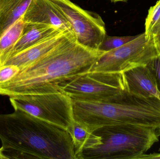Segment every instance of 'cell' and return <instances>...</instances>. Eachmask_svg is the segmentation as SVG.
Instances as JSON below:
<instances>
[{"label": "cell", "instance_id": "cell-21", "mask_svg": "<svg viewBox=\"0 0 160 159\" xmlns=\"http://www.w3.org/2000/svg\"><path fill=\"white\" fill-rule=\"evenodd\" d=\"M140 159H160V153H154L150 155L144 154Z\"/></svg>", "mask_w": 160, "mask_h": 159}, {"label": "cell", "instance_id": "cell-11", "mask_svg": "<svg viewBox=\"0 0 160 159\" xmlns=\"http://www.w3.org/2000/svg\"><path fill=\"white\" fill-rule=\"evenodd\" d=\"M123 74L129 92L142 97L157 98L160 100V93L156 81L147 65L138 66Z\"/></svg>", "mask_w": 160, "mask_h": 159}, {"label": "cell", "instance_id": "cell-23", "mask_svg": "<svg viewBox=\"0 0 160 159\" xmlns=\"http://www.w3.org/2000/svg\"><path fill=\"white\" fill-rule=\"evenodd\" d=\"M157 133L158 136L159 137L160 136V125L157 129Z\"/></svg>", "mask_w": 160, "mask_h": 159}, {"label": "cell", "instance_id": "cell-18", "mask_svg": "<svg viewBox=\"0 0 160 159\" xmlns=\"http://www.w3.org/2000/svg\"><path fill=\"white\" fill-rule=\"evenodd\" d=\"M20 69L13 65H3L0 67V85L8 82L19 72Z\"/></svg>", "mask_w": 160, "mask_h": 159}, {"label": "cell", "instance_id": "cell-20", "mask_svg": "<svg viewBox=\"0 0 160 159\" xmlns=\"http://www.w3.org/2000/svg\"><path fill=\"white\" fill-rule=\"evenodd\" d=\"M150 35L152 37L158 55H160V24L153 29Z\"/></svg>", "mask_w": 160, "mask_h": 159}, {"label": "cell", "instance_id": "cell-22", "mask_svg": "<svg viewBox=\"0 0 160 159\" xmlns=\"http://www.w3.org/2000/svg\"><path fill=\"white\" fill-rule=\"evenodd\" d=\"M110 1L113 2H127L128 0H110Z\"/></svg>", "mask_w": 160, "mask_h": 159}, {"label": "cell", "instance_id": "cell-8", "mask_svg": "<svg viewBox=\"0 0 160 159\" xmlns=\"http://www.w3.org/2000/svg\"><path fill=\"white\" fill-rule=\"evenodd\" d=\"M69 22L78 44L98 50L106 35L105 25L100 16L81 8L70 0H50Z\"/></svg>", "mask_w": 160, "mask_h": 159}, {"label": "cell", "instance_id": "cell-19", "mask_svg": "<svg viewBox=\"0 0 160 159\" xmlns=\"http://www.w3.org/2000/svg\"><path fill=\"white\" fill-rule=\"evenodd\" d=\"M147 65L153 74L157 88L160 93V55L154 57Z\"/></svg>", "mask_w": 160, "mask_h": 159}, {"label": "cell", "instance_id": "cell-14", "mask_svg": "<svg viewBox=\"0 0 160 159\" xmlns=\"http://www.w3.org/2000/svg\"><path fill=\"white\" fill-rule=\"evenodd\" d=\"M32 0H0V38L21 18Z\"/></svg>", "mask_w": 160, "mask_h": 159}, {"label": "cell", "instance_id": "cell-3", "mask_svg": "<svg viewBox=\"0 0 160 159\" xmlns=\"http://www.w3.org/2000/svg\"><path fill=\"white\" fill-rule=\"evenodd\" d=\"M73 101L74 119L95 131L101 127L133 124L157 128L160 125V100L127 91L111 101Z\"/></svg>", "mask_w": 160, "mask_h": 159}, {"label": "cell", "instance_id": "cell-10", "mask_svg": "<svg viewBox=\"0 0 160 159\" xmlns=\"http://www.w3.org/2000/svg\"><path fill=\"white\" fill-rule=\"evenodd\" d=\"M22 19L25 24L50 25L73 32L69 22L50 0H32Z\"/></svg>", "mask_w": 160, "mask_h": 159}, {"label": "cell", "instance_id": "cell-17", "mask_svg": "<svg viewBox=\"0 0 160 159\" xmlns=\"http://www.w3.org/2000/svg\"><path fill=\"white\" fill-rule=\"evenodd\" d=\"M160 24V0L156 4L151 7L148 10L146 19L145 33L147 36H150V33L154 28Z\"/></svg>", "mask_w": 160, "mask_h": 159}, {"label": "cell", "instance_id": "cell-15", "mask_svg": "<svg viewBox=\"0 0 160 159\" xmlns=\"http://www.w3.org/2000/svg\"><path fill=\"white\" fill-rule=\"evenodd\" d=\"M24 26L25 24L21 18L0 38V67L6 60L8 54L22 35Z\"/></svg>", "mask_w": 160, "mask_h": 159}, {"label": "cell", "instance_id": "cell-9", "mask_svg": "<svg viewBox=\"0 0 160 159\" xmlns=\"http://www.w3.org/2000/svg\"><path fill=\"white\" fill-rule=\"evenodd\" d=\"M74 38L76 36L73 32L63 30L8 58L2 66L15 65L20 70Z\"/></svg>", "mask_w": 160, "mask_h": 159}, {"label": "cell", "instance_id": "cell-2", "mask_svg": "<svg viewBox=\"0 0 160 159\" xmlns=\"http://www.w3.org/2000/svg\"><path fill=\"white\" fill-rule=\"evenodd\" d=\"M14 110L0 115V159H76L67 130Z\"/></svg>", "mask_w": 160, "mask_h": 159}, {"label": "cell", "instance_id": "cell-13", "mask_svg": "<svg viewBox=\"0 0 160 159\" xmlns=\"http://www.w3.org/2000/svg\"><path fill=\"white\" fill-rule=\"evenodd\" d=\"M68 131L70 134L75 148L76 159H81L85 150L93 148L101 143V138L87 126L74 119Z\"/></svg>", "mask_w": 160, "mask_h": 159}, {"label": "cell", "instance_id": "cell-12", "mask_svg": "<svg viewBox=\"0 0 160 159\" xmlns=\"http://www.w3.org/2000/svg\"><path fill=\"white\" fill-rule=\"evenodd\" d=\"M62 30L52 25L25 24L22 35L8 54L7 59Z\"/></svg>", "mask_w": 160, "mask_h": 159}, {"label": "cell", "instance_id": "cell-6", "mask_svg": "<svg viewBox=\"0 0 160 159\" xmlns=\"http://www.w3.org/2000/svg\"><path fill=\"white\" fill-rule=\"evenodd\" d=\"M157 55L152 37L144 32L119 47L103 52L88 73H123L147 65Z\"/></svg>", "mask_w": 160, "mask_h": 159}, {"label": "cell", "instance_id": "cell-4", "mask_svg": "<svg viewBox=\"0 0 160 159\" xmlns=\"http://www.w3.org/2000/svg\"><path fill=\"white\" fill-rule=\"evenodd\" d=\"M101 143L83 152L81 159H140L159 141L153 127L118 124L94 131Z\"/></svg>", "mask_w": 160, "mask_h": 159}, {"label": "cell", "instance_id": "cell-1", "mask_svg": "<svg viewBox=\"0 0 160 159\" xmlns=\"http://www.w3.org/2000/svg\"><path fill=\"white\" fill-rule=\"evenodd\" d=\"M103 52L84 47L73 38L1 84L0 95L13 97L60 92L62 84L88 72Z\"/></svg>", "mask_w": 160, "mask_h": 159}, {"label": "cell", "instance_id": "cell-7", "mask_svg": "<svg viewBox=\"0 0 160 159\" xmlns=\"http://www.w3.org/2000/svg\"><path fill=\"white\" fill-rule=\"evenodd\" d=\"M14 109H19L68 130L74 119L72 100L62 92L9 97Z\"/></svg>", "mask_w": 160, "mask_h": 159}, {"label": "cell", "instance_id": "cell-16", "mask_svg": "<svg viewBox=\"0 0 160 159\" xmlns=\"http://www.w3.org/2000/svg\"><path fill=\"white\" fill-rule=\"evenodd\" d=\"M135 36H110L106 35L98 47V50L107 52L117 48L135 39Z\"/></svg>", "mask_w": 160, "mask_h": 159}, {"label": "cell", "instance_id": "cell-5", "mask_svg": "<svg viewBox=\"0 0 160 159\" xmlns=\"http://www.w3.org/2000/svg\"><path fill=\"white\" fill-rule=\"evenodd\" d=\"M60 91L75 101H111L128 91L123 73H87L62 84Z\"/></svg>", "mask_w": 160, "mask_h": 159}]
</instances>
